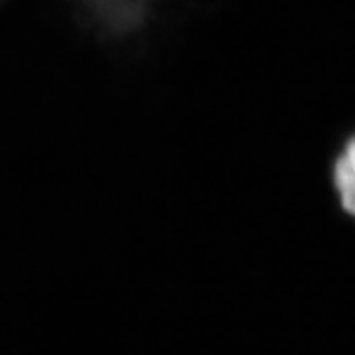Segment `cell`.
<instances>
[{
    "instance_id": "6da1fadb",
    "label": "cell",
    "mask_w": 355,
    "mask_h": 355,
    "mask_svg": "<svg viewBox=\"0 0 355 355\" xmlns=\"http://www.w3.org/2000/svg\"><path fill=\"white\" fill-rule=\"evenodd\" d=\"M116 48L130 46L146 32L166 0H69Z\"/></svg>"
},
{
    "instance_id": "7a4b0ae2",
    "label": "cell",
    "mask_w": 355,
    "mask_h": 355,
    "mask_svg": "<svg viewBox=\"0 0 355 355\" xmlns=\"http://www.w3.org/2000/svg\"><path fill=\"white\" fill-rule=\"evenodd\" d=\"M330 188L338 209L355 221V132L343 140L331 160Z\"/></svg>"
},
{
    "instance_id": "3957f363",
    "label": "cell",
    "mask_w": 355,
    "mask_h": 355,
    "mask_svg": "<svg viewBox=\"0 0 355 355\" xmlns=\"http://www.w3.org/2000/svg\"><path fill=\"white\" fill-rule=\"evenodd\" d=\"M0 2H2V0H0Z\"/></svg>"
}]
</instances>
